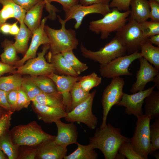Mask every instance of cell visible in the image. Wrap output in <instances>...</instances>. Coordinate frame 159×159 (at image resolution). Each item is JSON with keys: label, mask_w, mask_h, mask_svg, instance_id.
I'll return each mask as SVG.
<instances>
[{"label": "cell", "mask_w": 159, "mask_h": 159, "mask_svg": "<svg viewBox=\"0 0 159 159\" xmlns=\"http://www.w3.org/2000/svg\"><path fill=\"white\" fill-rule=\"evenodd\" d=\"M145 113L151 119L159 117V91L153 90L145 100Z\"/></svg>", "instance_id": "4316f807"}, {"label": "cell", "mask_w": 159, "mask_h": 159, "mask_svg": "<svg viewBox=\"0 0 159 159\" xmlns=\"http://www.w3.org/2000/svg\"><path fill=\"white\" fill-rule=\"evenodd\" d=\"M0 107L6 110H11L8 103L6 92L0 89Z\"/></svg>", "instance_id": "f907efd6"}, {"label": "cell", "mask_w": 159, "mask_h": 159, "mask_svg": "<svg viewBox=\"0 0 159 159\" xmlns=\"http://www.w3.org/2000/svg\"><path fill=\"white\" fill-rule=\"evenodd\" d=\"M126 24L116 32V36L126 48L128 54L139 52L141 45L148 39L143 35L139 23L128 20Z\"/></svg>", "instance_id": "52a82bcc"}, {"label": "cell", "mask_w": 159, "mask_h": 159, "mask_svg": "<svg viewBox=\"0 0 159 159\" xmlns=\"http://www.w3.org/2000/svg\"><path fill=\"white\" fill-rule=\"evenodd\" d=\"M18 90H14L6 92V97L8 103L11 110L14 112L16 111Z\"/></svg>", "instance_id": "7dc6e473"}, {"label": "cell", "mask_w": 159, "mask_h": 159, "mask_svg": "<svg viewBox=\"0 0 159 159\" xmlns=\"http://www.w3.org/2000/svg\"><path fill=\"white\" fill-rule=\"evenodd\" d=\"M142 57L139 52L117 57L103 66H100V75L107 78H112L123 75L132 76L128 67L135 60Z\"/></svg>", "instance_id": "30bf717a"}, {"label": "cell", "mask_w": 159, "mask_h": 159, "mask_svg": "<svg viewBox=\"0 0 159 159\" xmlns=\"http://www.w3.org/2000/svg\"><path fill=\"white\" fill-rule=\"evenodd\" d=\"M0 118H1V117H0Z\"/></svg>", "instance_id": "e7e4bbea"}, {"label": "cell", "mask_w": 159, "mask_h": 159, "mask_svg": "<svg viewBox=\"0 0 159 159\" xmlns=\"http://www.w3.org/2000/svg\"><path fill=\"white\" fill-rule=\"evenodd\" d=\"M148 1L150 8L149 19L152 21L159 22V1L156 0Z\"/></svg>", "instance_id": "ee69618b"}, {"label": "cell", "mask_w": 159, "mask_h": 159, "mask_svg": "<svg viewBox=\"0 0 159 159\" xmlns=\"http://www.w3.org/2000/svg\"><path fill=\"white\" fill-rule=\"evenodd\" d=\"M45 2L40 0L31 9L27 11L24 22L32 33L40 26L42 12Z\"/></svg>", "instance_id": "44dd1931"}, {"label": "cell", "mask_w": 159, "mask_h": 159, "mask_svg": "<svg viewBox=\"0 0 159 159\" xmlns=\"http://www.w3.org/2000/svg\"><path fill=\"white\" fill-rule=\"evenodd\" d=\"M125 157L124 155L118 152L115 159H125Z\"/></svg>", "instance_id": "680465c9"}, {"label": "cell", "mask_w": 159, "mask_h": 159, "mask_svg": "<svg viewBox=\"0 0 159 159\" xmlns=\"http://www.w3.org/2000/svg\"><path fill=\"white\" fill-rule=\"evenodd\" d=\"M17 68L14 66H12L0 62V77L4 74L10 73L12 74L16 73Z\"/></svg>", "instance_id": "681fc988"}, {"label": "cell", "mask_w": 159, "mask_h": 159, "mask_svg": "<svg viewBox=\"0 0 159 159\" xmlns=\"http://www.w3.org/2000/svg\"><path fill=\"white\" fill-rule=\"evenodd\" d=\"M14 112L7 110L0 118V137L8 131Z\"/></svg>", "instance_id": "b9f144b4"}, {"label": "cell", "mask_w": 159, "mask_h": 159, "mask_svg": "<svg viewBox=\"0 0 159 159\" xmlns=\"http://www.w3.org/2000/svg\"><path fill=\"white\" fill-rule=\"evenodd\" d=\"M118 152L127 159H143L135 151L130 141L123 143L119 148Z\"/></svg>", "instance_id": "f35d334b"}, {"label": "cell", "mask_w": 159, "mask_h": 159, "mask_svg": "<svg viewBox=\"0 0 159 159\" xmlns=\"http://www.w3.org/2000/svg\"></svg>", "instance_id": "be15d7a7"}, {"label": "cell", "mask_w": 159, "mask_h": 159, "mask_svg": "<svg viewBox=\"0 0 159 159\" xmlns=\"http://www.w3.org/2000/svg\"><path fill=\"white\" fill-rule=\"evenodd\" d=\"M32 109L38 119L46 123L50 124L64 118L67 112L64 109L53 107L32 102Z\"/></svg>", "instance_id": "d6986e66"}, {"label": "cell", "mask_w": 159, "mask_h": 159, "mask_svg": "<svg viewBox=\"0 0 159 159\" xmlns=\"http://www.w3.org/2000/svg\"><path fill=\"white\" fill-rule=\"evenodd\" d=\"M4 109L0 107V117H1L6 112L4 111Z\"/></svg>", "instance_id": "91938a15"}, {"label": "cell", "mask_w": 159, "mask_h": 159, "mask_svg": "<svg viewBox=\"0 0 159 159\" xmlns=\"http://www.w3.org/2000/svg\"><path fill=\"white\" fill-rule=\"evenodd\" d=\"M140 50L142 57L159 70V47L154 46L148 40L141 45Z\"/></svg>", "instance_id": "d4e9b609"}, {"label": "cell", "mask_w": 159, "mask_h": 159, "mask_svg": "<svg viewBox=\"0 0 159 159\" xmlns=\"http://www.w3.org/2000/svg\"><path fill=\"white\" fill-rule=\"evenodd\" d=\"M54 123L57 129V135L54 139L56 143L65 147L77 143L78 134L74 122L65 123L60 119Z\"/></svg>", "instance_id": "e0dca14e"}, {"label": "cell", "mask_w": 159, "mask_h": 159, "mask_svg": "<svg viewBox=\"0 0 159 159\" xmlns=\"http://www.w3.org/2000/svg\"><path fill=\"white\" fill-rule=\"evenodd\" d=\"M37 152L36 146H20L17 159H36Z\"/></svg>", "instance_id": "60d3db41"}, {"label": "cell", "mask_w": 159, "mask_h": 159, "mask_svg": "<svg viewBox=\"0 0 159 159\" xmlns=\"http://www.w3.org/2000/svg\"><path fill=\"white\" fill-rule=\"evenodd\" d=\"M49 62L53 66L56 71L62 75L79 76L72 69L61 53L52 54L49 52L46 55Z\"/></svg>", "instance_id": "7402d4cb"}, {"label": "cell", "mask_w": 159, "mask_h": 159, "mask_svg": "<svg viewBox=\"0 0 159 159\" xmlns=\"http://www.w3.org/2000/svg\"><path fill=\"white\" fill-rule=\"evenodd\" d=\"M96 92V90H95L90 93L85 100L67 112L64 118L65 120L69 122L82 123L90 129H95L97 125L98 120L92 113V106Z\"/></svg>", "instance_id": "ba28073f"}, {"label": "cell", "mask_w": 159, "mask_h": 159, "mask_svg": "<svg viewBox=\"0 0 159 159\" xmlns=\"http://www.w3.org/2000/svg\"><path fill=\"white\" fill-rule=\"evenodd\" d=\"M74 70L79 75L88 68L87 64L81 62L74 54L73 51L61 53Z\"/></svg>", "instance_id": "d590c367"}, {"label": "cell", "mask_w": 159, "mask_h": 159, "mask_svg": "<svg viewBox=\"0 0 159 159\" xmlns=\"http://www.w3.org/2000/svg\"><path fill=\"white\" fill-rule=\"evenodd\" d=\"M148 41L152 44L159 47V34L150 37L148 39Z\"/></svg>", "instance_id": "11a10c76"}, {"label": "cell", "mask_w": 159, "mask_h": 159, "mask_svg": "<svg viewBox=\"0 0 159 159\" xmlns=\"http://www.w3.org/2000/svg\"><path fill=\"white\" fill-rule=\"evenodd\" d=\"M46 3L45 7L48 12V18L52 20L56 18V12L59 11L54 6L51 4L53 1L58 2L61 4L63 9L65 12L73 6L78 4L79 0H46Z\"/></svg>", "instance_id": "4dcf8cb0"}, {"label": "cell", "mask_w": 159, "mask_h": 159, "mask_svg": "<svg viewBox=\"0 0 159 159\" xmlns=\"http://www.w3.org/2000/svg\"><path fill=\"white\" fill-rule=\"evenodd\" d=\"M32 102L50 107L65 109L62 96L58 92L51 93L42 92Z\"/></svg>", "instance_id": "cb8c5ba5"}, {"label": "cell", "mask_w": 159, "mask_h": 159, "mask_svg": "<svg viewBox=\"0 0 159 159\" xmlns=\"http://www.w3.org/2000/svg\"><path fill=\"white\" fill-rule=\"evenodd\" d=\"M102 78L95 72L81 77L78 81L80 86L86 92H89L94 87H97L102 82Z\"/></svg>", "instance_id": "e575fe53"}, {"label": "cell", "mask_w": 159, "mask_h": 159, "mask_svg": "<svg viewBox=\"0 0 159 159\" xmlns=\"http://www.w3.org/2000/svg\"><path fill=\"white\" fill-rule=\"evenodd\" d=\"M92 148L99 149L105 159H114L121 145L130 141V138L122 135L121 129L108 123L103 127L97 128L94 135L89 138Z\"/></svg>", "instance_id": "6da1fadb"}, {"label": "cell", "mask_w": 159, "mask_h": 159, "mask_svg": "<svg viewBox=\"0 0 159 159\" xmlns=\"http://www.w3.org/2000/svg\"><path fill=\"white\" fill-rule=\"evenodd\" d=\"M156 0L157 1H159V0Z\"/></svg>", "instance_id": "6125c7cd"}, {"label": "cell", "mask_w": 159, "mask_h": 159, "mask_svg": "<svg viewBox=\"0 0 159 159\" xmlns=\"http://www.w3.org/2000/svg\"><path fill=\"white\" fill-rule=\"evenodd\" d=\"M155 83V86L159 90V74L156 75L154 78L153 81Z\"/></svg>", "instance_id": "9f6ffc18"}, {"label": "cell", "mask_w": 159, "mask_h": 159, "mask_svg": "<svg viewBox=\"0 0 159 159\" xmlns=\"http://www.w3.org/2000/svg\"><path fill=\"white\" fill-rule=\"evenodd\" d=\"M8 158L6 154L0 149V159H6Z\"/></svg>", "instance_id": "6f0895ef"}, {"label": "cell", "mask_w": 159, "mask_h": 159, "mask_svg": "<svg viewBox=\"0 0 159 159\" xmlns=\"http://www.w3.org/2000/svg\"><path fill=\"white\" fill-rule=\"evenodd\" d=\"M111 0H80V3L83 5H88L94 4H109Z\"/></svg>", "instance_id": "816d5d0a"}, {"label": "cell", "mask_w": 159, "mask_h": 159, "mask_svg": "<svg viewBox=\"0 0 159 159\" xmlns=\"http://www.w3.org/2000/svg\"><path fill=\"white\" fill-rule=\"evenodd\" d=\"M19 28L17 25V22H16L11 24L9 34L13 35H16L19 33Z\"/></svg>", "instance_id": "db71d44e"}, {"label": "cell", "mask_w": 159, "mask_h": 159, "mask_svg": "<svg viewBox=\"0 0 159 159\" xmlns=\"http://www.w3.org/2000/svg\"><path fill=\"white\" fill-rule=\"evenodd\" d=\"M130 13V10L121 12L112 8L102 18L90 22L89 29L96 34H100L102 39H107L110 33L117 32L126 24Z\"/></svg>", "instance_id": "277c9868"}, {"label": "cell", "mask_w": 159, "mask_h": 159, "mask_svg": "<svg viewBox=\"0 0 159 159\" xmlns=\"http://www.w3.org/2000/svg\"><path fill=\"white\" fill-rule=\"evenodd\" d=\"M131 0H111L109 4L110 8H116L119 11H126L130 10Z\"/></svg>", "instance_id": "f6af8a7d"}, {"label": "cell", "mask_w": 159, "mask_h": 159, "mask_svg": "<svg viewBox=\"0 0 159 159\" xmlns=\"http://www.w3.org/2000/svg\"><path fill=\"white\" fill-rule=\"evenodd\" d=\"M3 7L0 10V24L5 23L9 18H14V10L11 5L5 0H0Z\"/></svg>", "instance_id": "ab89813d"}, {"label": "cell", "mask_w": 159, "mask_h": 159, "mask_svg": "<svg viewBox=\"0 0 159 159\" xmlns=\"http://www.w3.org/2000/svg\"><path fill=\"white\" fill-rule=\"evenodd\" d=\"M21 88L32 101L42 92L39 89L30 76L22 77Z\"/></svg>", "instance_id": "d6a6232c"}, {"label": "cell", "mask_w": 159, "mask_h": 159, "mask_svg": "<svg viewBox=\"0 0 159 159\" xmlns=\"http://www.w3.org/2000/svg\"><path fill=\"white\" fill-rule=\"evenodd\" d=\"M20 24L19 31L16 35L14 45L17 53L24 54L28 49V42L32 33L24 21L20 22Z\"/></svg>", "instance_id": "603a6c76"}, {"label": "cell", "mask_w": 159, "mask_h": 159, "mask_svg": "<svg viewBox=\"0 0 159 159\" xmlns=\"http://www.w3.org/2000/svg\"><path fill=\"white\" fill-rule=\"evenodd\" d=\"M136 117V126L130 142L135 151L143 159H147L151 150L150 131L151 119L144 114Z\"/></svg>", "instance_id": "8992f818"}, {"label": "cell", "mask_w": 159, "mask_h": 159, "mask_svg": "<svg viewBox=\"0 0 159 159\" xmlns=\"http://www.w3.org/2000/svg\"><path fill=\"white\" fill-rule=\"evenodd\" d=\"M19 146L13 142L8 131L0 137V149L9 159H17Z\"/></svg>", "instance_id": "484cf974"}, {"label": "cell", "mask_w": 159, "mask_h": 159, "mask_svg": "<svg viewBox=\"0 0 159 159\" xmlns=\"http://www.w3.org/2000/svg\"><path fill=\"white\" fill-rule=\"evenodd\" d=\"M77 148L69 155L65 156L64 159H96L98 154L90 145H81L77 142Z\"/></svg>", "instance_id": "83f0119b"}, {"label": "cell", "mask_w": 159, "mask_h": 159, "mask_svg": "<svg viewBox=\"0 0 159 159\" xmlns=\"http://www.w3.org/2000/svg\"><path fill=\"white\" fill-rule=\"evenodd\" d=\"M10 4L13 7L14 10V18L19 23L24 21L26 11L15 3L12 0H5Z\"/></svg>", "instance_id": "bcb514c9"}, {"label": "cell", "mask_w": 159, "mask_h": 159, "mask_svg": "<svg viewBox=\"0 0 159 159\" xmlns=\"http://www.w3.org/2000/svg\"><path fill=\"white\" fill-rule=\"evenodd\" d=\"M80 50L82 56L103 66L115 59L125 55L126 48L118 38L115 36L103 47L97 51L87 49L82 42Z\"/></svg>", "instance_id": "5b68a950"}, {"label": "cell", "mask_w": 159, "mask_h": 159, "mask_svg": "<svg viewBox=\"0 0 159 159\" xmlns=\"http://www.w3.org/2000/svg\"><path fill=\"white\" fill-rule=\"evenodd\" d=\"M31 77L42 92L51 93L58 92L54 82L47 76L44 75Z\"/></svg>", "instance_id": "1f68e13d"}, {"label": "cell", "mask_w": 159, "mask_h": 159, "mask_svg": "<svg viewBox=\"0 0 159 159\" xmlns=\"http://www.w3.org/2000/svg\"><path fill=\"white\" fill-rule=\"evenodd\" d=\"M70 93L71 98V111L85 100L90 93L85 91L80 86L78 81L72 86Z\"/></svg>", "instance_id": "836d02e7"}, {"label": "cell", "mask_w": 159, "mask_h": 159, "mask_svg": "<svg viewBox=\"0 0 159 159\" xmlns=\"http://www.w3.org/2000/svg\"><path fill=\"white\" fill-rule=\"evenodd\" d=\"M151 150L150 154L159 149V117L155 118V121L150 126Z\"/></svg>", "instance_id": "8d00e7d4"}, {"label": "cell", "mask_w": 159, "mask_h": 159, "mask_svg": "<svg viewBox=\"0 0 159 159\" xmlns=\"http://www.w3.org/2000/svg\"><path fill=\"white\" fill-rule=\"evenodd\" d=\"M111 11L109 5L98 4L83 5L78 4L73 6L65 12L64 20L67 22L72 19H74L76 23L74 27L77 29L80 28L83 19L86 15L95 13L104 16Z\"/></svg>", "instance_id": "7c38bea8"}, {"label": "cell", "mask_w": 159, "mask_h": 159, "mask_svg": "<svg viewBox=\"0 0 159 159\" xmlns=\"http://www.w3.org/2000/svg\"><path fill=\"white\" fill-rule=\"evenodd\" d=\"M22 75L16 73L12 75L0 77V89L6 92L18 90L21 87Z\"/></svg>", "instance_id": "f546056e"}, {"label": "cell", "mask_w": 159, "mask_h": 159, "mask_svg": "<svg viewBox=\"0 0 159 159\" xmlns=\"http://www.w3.org/2000/svg\"><path fill=\"white\" fill-rule=\"evenodd\" d=\"M49 44L44 45L41 52L35 58L27 60L21 66L17 68L16 73L30 76L47 75L56 71L53 65L46 61L44 56L49 49Z\"/></svg>", "instance_id": "8fae6325"}, {"label": "cell", "mask_w": 159, "mask_h": 159, "mask_svg": "<svg viewBox=\"0 0 159 159\" xmlns=\"http://www.w3.org/2000/svg\"><path fill=\"white\" fill-rule=\"evenodd\" d=\"M154 153L153 154V155L157 159H159V152H158V151L155 152V153Z\"/></svg>", "instance_id": "94428289"}, {"label": "cell", "mask_w": 159, "mask_h": 159, "mask_svg": "<svg viewBox=\"0 0 159 159\" xmlns=\"http://www.w3.org/2000/svg\"><path fill=\"white\" fill-rule=\"evenodd\" d=\"M139 25L143 35L147 39L159 34V22L147 20L139 23Z\"/></svg>", "instance_id": "74e56055"}, {"label": "cell", "mask_w": 159, "mask_h": 159, "mask_svg": "<svg viewBox=\"0 0 159 159\" xmlns=\"http://www.w3.org/2000/svg\"><path fill=\"white\" fill-rule=\"evenodd\" d=\"M11 24L6 22L1 24L0 26V32L4 34H9Z\"/></svg>", "instance_id": "f5cc1de1"}, {"label": "cell", "mask_w": 159, "mask_h": 159, "mask_svg": "<svg viewBox=\"0 0 159 159\" xmlns=\"http://www.w3.org/2000/svg\"><path fill=\"white\" fill-rule=\"evenodd\" d=\"M131 10L128 20L135 21L138 23L149 19L150 8L147 0H131Z\"/></svg>", "instance_id": "ffe728a7"}, {"label": "cell", "mask_w": 159, "mask_h": 159, "mask_svg": "<svg viewBox=\"0 0 159 159\" xmlns=\"http://www.w3.org/2000/svg\"><path fill=\"white\" fill-rule=\"evenodd\" d=\"M155 87L154 85L131 95L124 92L121 99L116 105L125 107L124 112L129 115H133L136 117L142 115L144 114L142 106L144 101Z\"/></svg>", "instance_id": "4fadbf2b"}, {"label": "cell", "mask_w": 159, "mask_h": 159, "mask_svg": "<svg viewBox=\"0 0 159 159\" xmlns=\"http://www.w3.org/2000/svg\"><path fill=\"white\" fill-rule=\"evenodd\" d=\"M47 76L50 78L54 82L57 91L62 96L65 110L67 112H69L71 110V89L75 83L78 81L82 76L59 75L54 72Z\"/></svg>", "instance_id": "5bb4252c"}, {"label": "cell", "mask_w": 159, "mask_h": 159, "mask_svg": "<svg viewBox=\"0 0 159 159\" xmlns=\"http://www.w3.org/2000/svg\"><path fill=\"white\" fill-rule=\"evenodd\" d=\"M36 147V159H62L67 153V147L57 144L54 139L46 140Z\"/></svg>", "instance_id": "ac0fdd59"}, {"label": "cell", "mask_w": 159, "mask_h": 159, "mask_svg": "<svg viewBox=\"0 0 159 159\" xmlns=\"http://www.w3.org/2000/svg\"><path fill=\"white\" fill-rule=\"evenodd\" d=\"M32 102L21 87L18 90V99L16 111H19L23 108H27Z\"/></svg>", "instance_id": "7bdbcfd3"}, {"label": "cell", "mask_w": 159, "mask_h": 159, "mask_svg": "<svg viewBox=\"0 0 159 159\" xmlns=\"http://www.w3.org/2000/svg\"><path fill=\"white\" fill-rule=\"evenodd\" d=\"M61 26L59 29H55L47 25L44 26L45 31L50 41V53L54 54L77 49L79 41L75 31L72 29H67V22L59 16H57Z\"/></svg>", "instance_id": "7a4b0ae2"}, {"label": "cell", "mask_w": 159, "mask_h": 159, "mask_svg": "<svg viewBox=\"0 0 159 159\" xmlns=\"http://www.w3.org/2000/svg\"><path fill=\"white\" fill-rule=\"evenodd\" d=\"M125 81L120 77L112 78L110 83L103 90L101 104L103 109L102 122L100 127L106 125L107 118L112 107L121 99L124 94L123 87Z\"/></svg>", "instance_id": "9c48e42d"}, {"label": "cell", "mask_w": 159, "mask_h": 159, "mask_svg": "<svg viewBox=\"0 0 159 159\" xmlns=\"http://www.w3.org/2000/svg\"><path fill=\"white\" fill-rule=\"evenodd\" d=\"M9 132L14 143L19 146L36 147L46 140L54 139L56 136L44 132L35 121L16 126Z\"/></svg>", "instance_id": "3957f363"}, {"label": "cell", "mask_w": 159, "mask_h": 159, "mask_svg": "<svg viewBox=\"0 0 159 159\" xmlns=\"http://www.w3.org/2000/svg\"><path fill=\"white\" fill-rule=\"evenodd\" d=\"M138 59L140 67L136 73V81L130 90L132 93L144 90L146 84L153 81L154 77L159 74V70L153 66L143 57H141Z\"/></svg>", "instance_id": "2e32d148"}, {"label": "cell", "mask_w": 159, "mask_h": 159, "mask_svg": "<svg viewBox=\"0 0 159 159\" xmlns=\"http://www.w3.org/2000/svg\"><path fill=\"white\" fill-rule=\"evenodd\" d=\"M14 43L12 41L5 39L2 44L4 52L0 56L2 62L12 66H14L20 60Z\"/></svg>", "instance_id": "f1b7e54d"}, {"label": "cell", "mask_w": 159, "mask_h": 159, "mask_svg": "<svg viewBox=\"0 0 159 159\" xmlns=\"http://www.w3.org/2000/svg\"><path fill=\"white\" fill-rule=\"evenodd\" d=\"M47 18V17L43 18L39 27L32 33V38L30 46L23 57L14 65L16 68L23 65L28 60L36 57L37 50L41 45L49 44V40L44 30Z\"/></svg>", "instance_id": "9a60e30c"}, {"label": "cell", "mask_w": 159, "mask_h": 159, "mask_svg": "<svg viewBox=\"0 0 159 159\" xmlns=\"http://www.w3.org/2000/svg\"><path fill=\"white\" fill-rule=\"evenodd\" d=\"M26 11L29 10L41 0H12Z\"/></svg>", "instance_id": "c3c4849f"}]
</instances>
